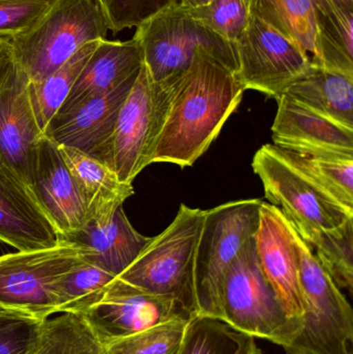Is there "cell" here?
<instances>
[{
  "mask_svg": "<svg viewBox=\"0 0 353 354\" xmlns=\"http://www.w3.org/2000/svg\"><path fill=\"white\" fill-rule=\"evenodd\" d=\"M278 101L271 127L274 145L303 155L353 156V129L327 120L287 95Z\"/></svg>",
  "mask_w": 353,
  "mask_h": 354,
  "instance_id": "cell-17",
  "label": "cell"
},
{
  "mask_svg": "<svg viewBox=\"0 0 353 354\" xmlns=\"http://www.w3.org/2000/svg\"><path fill=\"white\" fill-rule=\"evenodd\" d=\"M261 199L227 202L205 212L194 264L197 315L223 322L224 281L242 248L255 236Z\"/></svg>",
  "mask_w": 353,
  "mask_h": 354,
  "instance_id": "cell-5",
  "label": "cell"
},
{
  "mask_svg": "<svg viewBox=\"0 0 353 354\" xmlns=\"http://www.w3.org/2000/svg\"><path fill=\"white\" fill-rule=\"evenodd\" d=\"M27 354H104V346L80 315L66 312L39 322Z\"/></svg>",
  "mask_w": 353,
  "mask_h": 354,
  "instance_id": "cell-24",
  "label": "cell"
},
{
  "mask_svg": "<svg viewBox=\"0 0 353 354\" xmlns=\"http://www.w3.org/2000/svg\"><path fill=\"white\" fill-rule=\"evenodd\" d=\"M209 1L211 0H178V3L186 8H194L204 6Z\"/></svg>",
  "mask_w": 353,
  "mask_h": 354,
  "instance_id": "cell-39",
  "label": "cell"
},
{
  "mask_svg": "<svg viewBox=\"0 0 353 354\" xmlns=\"http://www.w3.org/2000/svg\"><path fill=\"white\" fill-rule=\"evenodd\" d=\"M43 136L31 105L28 77L12 60L0 81V160L31 193Z\"/></svg>",
  "mask_w": 353,
  "mask_h": 354,
  "instance_id": "cell-14",
  "label": "cell"
},
{
  "mask_svg": "<svg viewBox=\"0 0 353 354\" xmlns=\"http://www.w3.org/2000/svg\"><path fill=\"white\" fill-rule=\"evenodd\" d=\"M136 28L133 37L142 48L144 64L153 82H164L186 72L198 51L207 52L232 72H238L236 44L203 26L178 3Z\"/></svg>",
  "mask_w": 353,
  "mask_h": 354,
  "instance_id": "cell-7",
  "label": "cell"
},
{
  "mask_svg": "<svg viewBox=\"0 0 353 354\" xmlns=\"http://www.w3.org/2000/svg\"><path fill=\"white\" fill-rule=\"evenodd\" d=\"M85 262L82 248L66 241L53 248L0 256V307L43 322L56 314V281Z\"/></svg>",
  "mask_w": 353,
  "mask_h": 354,
  "instance_id": "cell-10",
  "label": "cell"
},
{
  "mask_svg": "<svg viewBox=\"0 0 353 354\" xmlns=\"http://www.w3.org/2000/svg\"><path fill=\"white\" fill-rule=\"evenodd\" d=\"M250 12L316 60V12L311 0H252Z\"/></svg>",
  "mask_w": 353,
  "mask_h": 354,
  "instance_id": "cell-23",
  "label": "cell"
},
{
  "mask_svg": "<svg viewBox=\"0 0 353 354\" xmlns=\"http://www.w3.org/2000/svg\"><path fill=\"white\" fill-rule=\"evenodd\" d=\"M138 75L108 93L58 110L46 127L44 136L59 147L77 149L113 170L112 140L116 120Z\"/></svg>",
  "mask_w": 353,
  "mask_h": 354,
  "instance_id": "cell-13",
  "label": "cell"
},
{
  "mask_svg": "<svg viewBox=\"0 0 353 354\" xmlns=\"http://www.w3.org/2000/svg\"><path fill=\"white\" fill-rule=\"evenodd\" d=\"M143 64L142 48L134 37L128 41L99 39L59 109L116 88L138 75Z\"/></svg>",
  "mask_w": 353,
  "mask_h": 354,
  "instance_id": "cell-20",
  "label": "cell"
},
{
  "mask_svg": "<svg viewBox=\"0 0 353 354\" xmlns=\"http://www.w3.org/2000/svg\"><path fill=\"white\" fill-rule=\"evenodd\" d=\"M223 322L281 347L300 334L303 320L290 318L263 274L255 236L242 248L224 281Z\"/></svg>",
  "mask_w": 353,
  "mask_h": 354,
  "instance_id": "cell-8",
  "label": "cell"
},
{
  "mask_svg": "<svg viewBox=\"0 0 353 354\" xmlns=\"http://www.w3.org/2000/svg\"><path fill=\"white\" fill-rule=\"evenodd\" d=\"M151 239L132 226L120 206L108 222H87L82 229L59 237V241L82 248L85 262L117 278L136 260Z\"/></svg>",
  "mask_w": 353,
  "mask_h": 354,
  "instance_id": "cell-19",
  "label": "cell"
},
{
  "mask_svg": "<svg viewBox=\"0 0 353 354\" xmlns=\"http://www.w3.org/2000/svg\"><path fill=\"white\" fill-rule=\"evenodd\" d=\"M178 354H263L254 337L226 322L195 315L184 332Z\"/></svg>",
  "mask_w": 353,
  "mask_h": 354,
  "instance_id": "cell-25",
  "label": "cell"
},
{
  "mask_svg": "<svg viewBox=\"0 0 353 354\" xmlns=\"http://www.w3.org/2000/svg\"><path fill=\"white\" fill-rule=\"evenodd\" d=\"M83 46L55 72L39 82L29 81L31 105L41 132L66 101L81 71L97 47V41Z\"/></svg>",
  "mask_w": 353,
  "mask_h": 354,
  "instance_id": "cell-27",
  "label": "cell"
},
{
  "mask_svg": "<svg viewBox=\"0 0 353 354\" xmlns=\"http://www.w3.org/2000/svg\"><path fill=\"white\" fill-rule=\"evenodd\" d=\"M245 1L248 2V3L250 4L252 0H245Z\"/></svg>",
  "mask_w": 353,
  "mask_h": 354,
  "instance_id": "cell-40",
  "label": "cell"
},
{
  "mask_svg": "<svg viewBox=\"0 0 353 354\" xmlns=\"http://www.w3.org/2000/svg\"><path fill=\"white\" fill-rule=\"evenodd\" d=\"M12 60L14 57H12V39L0 37V81L6 75Z\"/></svg>",
  "mask_w": 353,
  "mask_h": 354,
  "instance_id": "cell-36",
  "label": "cell"
},
{
  "mask_svg": "<svg viewBox=\"0 0 353 354\" xmlns=\"http://www.w3.org/2000/svg\"><path fill=\"white\" fill-rule=\"evenodd\" d=\"M207 210L182 204L171 224L117 278L144 292L178 301L197 315L194 264Z\"/></svg>",
  "mask_w": 353,
  "mask_h": 354,
  "instance_id": "cell-4",
  "label": "cell"
},
{
  "mask_svg": "<svg viewBox=\"0 0 353 354\" xmlns=\"http://www.w3.org/2000/svg\"><path fill=\"white\" fill-rule=\"evenodd\" d=\"M283 95L327 120L353 129V77L312 64Z\"/></svg>",
  "mask_w": 353,
  "mask_h": 354,
  "instance_id": "cell-22",
  "label": "cell"
},
{
  "mask_svg": "<svg viewBox=\"0 0 353 354\" xmlns=\"http://www.w3.org/2000/svg\"><path fill=\"white\" fill-rule=\"evenodd\" d=\"M190 320H169L114 341L104 346V354H178Z\"/></svg>",
  "mask_w": 353,
  "mask_h": 354,
  "instance_id": "cell-31",
  "label": "cell"
},
{
  "mask_svg": "<svg viewBox=\"0 0 353 354\" xmlns=\"http://www.w3.org/2000/svg\"><path fill=\"white\" fill-rule=\"evenodd\" d=\"M172 79L171 104L151 164L191 167L219 136L245 89L236 73L204 51L197 52L188 70Z\"/></svg>",
  "mask_w": 353,
  "mask_h": 354,
  "instance_id": "cell-1",
  "label": "cell"
},
{
  "mask_svg": "<svg viewBox=\"0 0 353 354\" xmlns=\"http://www.w3.org/2000/svg\"><path fill=\"white\" fill-rule=\"evenodd\" d=\"M115 278L93 264H78L54 284L56 313H79Z\"/></svg>",
  "mask_w": 353,
  "mask_h": 354,
  "instance_id": "cell-28",
  "label": "cell"
},
{
  "mask_svg": "<svg viewBox=\"0 0 353 354\" xmlns=\"http://www.w3.org/2000/svg\"><path fill=\"white\" fill-rule=\"evenodd\" d=\"M236 46V75L245 91L252 89L273 99H279L292 83L312 68L309 54L252 14Z\"/></svg>",
  "mask_w": 353,
  "mask_h": 354,
  "instance_id": "cell-11",
  "label": "cell"
},
{
  "mask_svg": "<svg viewBox=\"0 0 353 354\" xmlns=\"http://www.w3.org/2000/svg\"><path fill=\"white\" fill-rule=\"evenodd\" d=\"M78 314L105 345L169 320L194 315L178 301L144 292L114 279Z\"/></svg>",
  "mask_w": 353,
  "mask_h": 354,
  "instance_id": "cell-12",
  "label": "cell"
},
{
  "mask_svg": "<svg viewBox=\"0 0 353 354\" xmlns=\"http://www.w3.org/2000/svg\"><path fill=\"white\" fill-rule=\"evenodd\" d=\"M288 153L338 201L353 210V156Z\"/></svg>",
  "mask_w": 353,
  "mask_h": 354,
  "instance_id": "cell-30",
  "label": "cell"
},
{
  "mask_svg": "<svg viewBox=\"0 0 353 354\" xmlns=\"http://www.w3.org/2000/svg\"><path fill=\"white\" fill-rule=\"evenodd\" d=\"M32 194L58 236H66L86 225L87 212L76 180L58 145L45 136L37 147Z\"/></svg>",
  "mask_w": 353,
  "mask_h": 354,
  "instance_id": "cell-16",
  "label": "cell"
},
{
  "mask_svg": "<svg viewBox=\"0 0 353 354\" xmlns=\"http://www.w3.org/2000/svg\"><path fill=\"white\" fill-rule=\"evenodd\" d=\"M101 10L108 30L118 33L138 27L178 0H95Z\"/></svg>",
  "mask_w": 353,
  "mask_h": 354,
  "instance_id": "cell-33",
  "label": "cell"
},
{
  "mask_svg": "<svg viewBox=\"0 0 353 354\" xmlns=\"http://www.w3.org/2000/svg\"><path fill=\"white\" fill-rule=\"evenodd\" d=\"M186 10L203 26L233 44L242 37L251 18L250 4L245 0H211Z\"/></svg>",
  "mask_w": 353,
  "mask_h": 354,
  "instance_id": "cell-32",
  "label": "cell"
},
{
  "mask_svg": "<svg viewBox=\"0 0 353 354\" xmlns=\"http://www.w3.org/2000/svg\"><path fill=\"white\" fill-rule=\"evenodd\" d=\"M39 322L20 317L0 324V354H27L37 337Z\"/></svg>",
  "mask_w": 353,
  "mask_h": 354,
  "instance_id": "cell-35",
  "label": "cell"
},
{
  "mask_svg": "<svg viewBox=\"0 0 353 354\" xmlns=\"http://www.w3.org/2000/svg\"><path fill=\"white\" fill-rule=\"evenodd\" d=\"M74 176L87 212V222L103 224L134 194V187L118 179L115 172L93 158L68 147H59Z\"/></svg>",
  "mask_w": 353,
  "mask_h": 354,
  "instance_id": "cell-21",
  "label": "cell"
},
{
  "mask_svg": "<svg viewBox=\"0 0 353 354\" xmlns=\"http://www.w3.org/2000/svg\"><path fill=\"white\" fill-rule=\"evenodd\" d=\"M316 28L317 58L312 64L353 77V10L316 12Z\"/></svg>",
  "mask_w": 353,
  "mask_h": 354,
  "instance_id": "cell-26",
  "label": "cell"
},
{
  "mask_svg": "<svg viewBox=\"0 0 353 354\" xmlns=\"http://www.w3.org/2000/svg\"><path fill=\"white\" fill-rule=\"evenodd\" d=\"M49 0H0V37L14 39L26 30Z\"/></svg>",
  "mask_w": 353,
  "mask_h": 354,
  "instance_id": "cell-34",
  "label": "cell"
},
{
  "mask_svg": "<svg viewBox=\"0 0 353 354\" xmlns=\"http://www.w3.org/2000/svg\"><path fill=\"white\" fill-rule=\"evenodd\" d=\"M173 95V79L153 82L143 64L120 108L113 140V170L122 183L132 185L151 164L153 151L167 118Z\"/></svg>",
  "mask_w": 353,
  "mask_h": 354,
  "instance_id": "cell-9",
  "label": "cell"
},
{
  "mask_svg": "<svg viewBox=\"0 0 353 354\" xmlns=\"http://www.w3.org/2000/svg\"><path fill=\"white\" fill-rule=\"evenodd\" d=\"M252 167L263 181L269 203L309 245L352 220L353 210L332 196L285 149L263 145L255 153Z\"/></svg>",
  "mask_w": 353,
  "mask_h": 354,
  "instance_id": "cell-2",
  "label": "cell"
},
{
  "mask_svg": "<svg viewBox=\"0 0 353 354\" xmlns=\"http://www.w3.org/2000/svg\"><path fill=\"white\" fill-rule=\"evenodd\" d=\"M107 32L95 0H49L32 24L12 39V57L30 82H39Z\"/></svg>",
  "mask_w": 353,
  "mask_h": 354,
  "instance_id": "cell-3",
  "label": "cell"
},
{
  "mask_svg": "<svg viewBox=\"0 0 353 354\" xmlns=\"http://www.w3.org/2000/svg\"><path fill=\"white\" fill-rule=\"evenodd\" d=\"M315 10L319 12H327L339 8L353 10V0H311Z\"/></svg>",
  "mask_w": 353,
  "mask_h": 354,
  "instance_id": "cell-37",
  "label": "cell"
},
{
  "mask_svg": "<svg viewBox=\"0 0 353 354\" xmlns=\"http://www.w3.org/2000/svg\"><path fill=\"white\" fill-rule=\"evenodd\" d=\"M0 241L18 251L53 248L59 236L32 193L0 160Z\"/></svg>",
  "mask_w": 353,
  "mask_h": 354,
  "instance_id": "cell-18",
  "label": "cell"
},
{
  "mask_svg": "<svg viewBox=\"0 0 353 354\" xmlns=\"http://www.w3.org/2000/svg\"><path fill=\"white\" fill-rule=\"evenodd\" d=\"M294 231L306 312L287 354H353V312L341 289L306 241Z\"/></svg>",
  "mask_w": 353,
  "mask_h": 354,
  "instance_id": "cell-6",
  "label": "cell"
},
{
  "mask_svg": "<svg viewBox=\"0 0 353 354\" xmlns=\"http://www.w3.org/2000/svg\"><path fill=\"white\" fill-rule=\"evenodd\" d=\"M27 317L23 314L18 313V312L12 311V310L6 309V308L0 307V324L8 320L15 319V318ZM29 318V317H28Z\"/></svg>",
  "mask_w": 353,
  "mask_h": 354,
  "instance_id": "cell-38",
  "label": "cell"
},
{
  "mask_svg": "<svg viewBox=\"0 0 353 354\" xmlns=\"http://www.w3.org/2000/svg\"><path fill=\"white\" fill-rule=\"evenodd\" d=\"M311 248L340 289L353 291V218L317 236Z\"/></svg>",
  "mask_w": 353,
  "mask_h": 354,
  "instance_id": "cell-29",
  "label": "cell"
},
{
  "mask_svg": "<svg viewBox=\"0 0 353 354\" xmlns=\"http://www.w3.org/2000/svg\"><path fill=\"white\" fill-rule=\"evenodd\" d=\"M255 245L263 274L286 313L290 318L303 320L306 305L294 231L282 212L267 202H263L259 210Z\"/></svg>",
  "mask_w": 353,
  "mask_h": 354,
  "instance_id": "cell-15",
  "label": "cell"
}]
</instances>
